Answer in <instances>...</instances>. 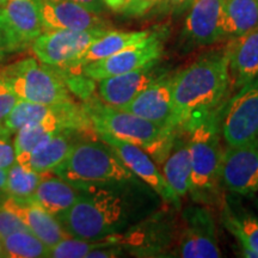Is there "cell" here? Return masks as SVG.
Masks as SVG:
<instances>
[{
  "label": "cell",
  "mask_w": 258,
  "mask_h": 258,
  "mask_svg": "<svg viewBox=\"0 0 258 258\" xmlns=\"http://www.w3.org/2000/svg\"><path fill=\"white\" fill-rule=\"evenodd\" d=\"M51 172L80 189L137 178L114 148L95 135L79 141Z\"/></svg>",
  "instance_id": "obj_5"
},
{
  "label": "cell",
  "mask_w": 258,
  "mask_h": 258,
  "mask_svg": "<svg viewBox=\"0 0 258 258\" xmlns=\"http://www.w3.org/2000/svg\"><path fill=\"white\" fill-rule=\"evenodd\" d=\"M41 18L46 30H92L109 29V23L99 14L69 2L40 0Z\"/></svg>",
  "instance_id": "obj_17"
},
{
  "label": "cell",
  "mask_w": 258,
  "mask_h": 258,
  "mask_svg": "<svg viewBox=\"0 0 258 258\" xmlns=\"http://www.w3.org/2000/svg\"><path fill=\"white\" fill-rule=\"evenodd\" d=\"M230 91L228 46L225 44L200 55L173 76V112L167 128L176 131L195 116L218 108Z\"/></svg>",
  "instance_id": "obj_2"
},
{
  "label": "cell",
  "mask_w": 258,
  "mask_h": 258,
  "mask_svg": "<svg viewBox=\"0 0 258 258\" xmlns=\"http://www.w3.org/2000/svg\"><path fill=\"white\" fill-rule=\"evenodd\" d=\"M120 109L167 128L173 112V76L158 80Z\"/></svg>",
  "instance_id": "obj_18"
},
{
  "label": "cell",
  "mask_w": 258,
  "mask_h": 258,
  "mask_svg": "<svg viewBox=\"0 0 258 258\" xmlns=\"http://www.w3.org/2000/svg\"><path fill=\"white\" fill-rule=\"evenodd\" d=\"M18 101V97L15 95L9 84L0 74V124L4 122L6 116L10 114Z\"/></svg>",
  "instance_id": "obj_31"
},
{
  "label": "cell",
  "mask_w": 258,
  "mask_h": 258,
  "mask_svg": "<svg viewBox=\"0 0 258 258\" xmlns=\"http://www.w3.org/2000/svg\"><path fill=\"white\" fill-rule=\"evenodd\" d=\"M17 231H29L23 221L19 219L14 212L5 208L0 202V235L4 239L11 233Z\"/></svg>",
  "instance_id": "obj_30"
},
{
  "label": "cell",
  "mask_w": 258,
  "mask_h": 258,
  "mask_svg": "<svg viewBox=\"0 0 258 258\" xmlns=\"http://www.w3.org/2000/svg\"><path fill=\"white\" fill-rule=\"evenodd\" d=\"M0 23L4 29L10 53L28 48L44 31L40 0H6L0 6Z\"/></svg>",
  "instance_id": "obj_13"
},
{
  "label": "cell",
  "mask_w": 258,
  "mask_h": 258,
  "mask_svg": "<svg viewBox=\"0 0 258 258\" xmlns=\"http://www.w3.org/2000/svg\"><path fill=\"white\" fill-rule=\"evenodd\" d=\"M96 135L114 148L125 167L137 178L143 180L145 184L153 189L161 199V201L167 203L175 209H180V206H182L180 199L167 184L165 177L158 169L153 158L150 156L146 150L135 144L111 137L109 134L96 133Z\"/></svg>",
  "instance_id": "obj_12"
},
{
  "label": "cell",
  "mask_w": 258,
  "mask_h": 258,
  "mask_svg": "<svg viewBox=\"0 0 258 258\" xmlns=\"http://www.w3.org/2000/svg\"><path fill=\"white\" fill-rule=\"evenodd\" d=\"M163 176L180 200L190 192L191 160L188 132L185 128L178 127L176 129L165 161L163 163Z\"/></svg>",
  "instance_id": "obj_22"
},
{
  "label": "cell",
  "mask_w": 258,
  "mask_h": 258,
  "mask_svg": "<svg viewBox=\"0 0 258 258\" xmlns=\"http://www.w3.org/2000/svg\"><path fill=\"white\" fill-rule=\"evenodd\" d=\"M6 175H8V170L0 169V202L6 198V194H5Z\"/></svg>",
  "instance_id": "obj_37"
},
{
  "label": "cell",
  "mask_w": 258,
  "mask_h": 258,
  "mask_svg": "<svg viewBox=\"0 0 258 258\" xmlns=\"http://www.w3.org/2000/svg\"><path fill=\"white\" fill-rule=\"evenodd\" d=\"M5 257V250H4V239L3 237L0 235V258H4Z\"/></svg>",
  "instance_id": "obj_38"
},
{
  "label": "cell",
  "mask_w": 258,
  "mask_h": 258,
  "mask_svg": "<svg viewBox=\"0 0 258 258\" xmlns=\"http://www.w3.org/2000/svg\"><path fill=\"white\" fill-rule=\"evenodd\" d=\"M83 106L96 133H105L138 145L158 161L165 159L176 131L106 104L96 97L86 98Z\"/></svg>",
  "instance_id": "obj_4"
},
{
  "label": "cell",
  "mask_w": 258,
  "mask_h": 258,
  "mask_svg": "<svg viewBox=\"0 0 258 258\" xmlns=\"http://www.w3.org/2000/svg\"><path fill=\"white\" fill-rule=\"evenodd\" d=\"M220 186L239 196L258 192V141L227 146L222 152Z\"/></svg>",
  "instance_id": "obj_14"
},
{
  "label": "cell",
  "mask_w": 258,
  "mask_h": 258,
  "mask_svg": "<svg viewBox=\"0 0 258 258\" xmlns=\"http://www.w3.org/2000/svg\"><path fill=\"white\" fill-rule=\"evenodd\" d=\"M91 133H95V131L67 128L53 134L38 144V146L32 151L30 159H29L28 170H32L38 173L51 172L69 156L71 150L79 141L93 137Z\"/></svg>",
  "instance_id": "obj_20"
},
{
  "label": "cell",
  "mask_w": 258,
  "mask_h": 258,
  "mask_svg": "<svg viewBox=\"0 0 258 258\" xmlns=\"http://www.w3.org/2000/svg\"><path fill=\"white\" fill-rule=\"evenodd\" d=\"M178 232L172 213L158 209L123 233L111 235L105 240L120 245L125 256L167 257Z\"/></svg>",
  "instance_id": "obj_7"
},
{
  "label": "cell",
  "mask_w": 258,
  "mask_h": 258,
  "mask_svg": "<svg viewBox=\"0 0 258 258\" xmlns=\"http://www.w3.org/2000/svg\"><path fill=\"white\" fill-rule=\"evenodd\" d=\"M230 90H238L258 77V28L227 41Z\"/></svg>",
  "instance_id": "obj_19"
},
{
  "label": "cell",
  "mask_w": 258,
  "mask_h": 258,
  "mask_svg": "<svg viewBox=\"0 0 258 258\" xmlns=\"http://www.w3.org/2000/svg\"><path fill=\"white\" fill-rule=\"evenodd\" d=\"M11 139L0 137V169L8 170L16 163V151Z\"/></svg>",
  "instance_id": "obj_32"
},
{
  "label": "cell",
  "mask_w": 258,
  "mask_h": 258,
  "mask_svg": "<svg viewBox=\"0 0 258 258\" xmlns=\"http://www.w3.org/2000/svg\"><path fill=\"white\" fill-rule=\"evenodd\" d=\"M164 203L143 180L135 178L83 189L76 203L56 219L70 237L102 240L121 234Z\"/></svg>",
  "instance_id": "obj_1"
},
{
  "label": "cell",
  "mask_w": 258,
  "mask_h": 258,
  "mask_svg": "<svg viewBox=\"0 0 258 258\" xmlns=\"http://www.w3.org/2000/svg\"><path fill=\"white\" fill-rule=\"evenodd\" d=\"M0 74L19 101L38 104L73 101L62 74L36 57H24L10 63L0 69Z\"/></svg>",
  "instance_id": "obj_6"
},
{
  "label": "cell",
  "mask_w": 258,
  "mask_h": 258,
  "mask_svg": "<svg viewBox=\"0 0 258 258\" xmlns=\"http://www.w3.org/2000/svg\"><path fill=\"white\" fill-rule=\"evenodd\" d=\"M224 224L239 244L244 257L258 258V214L234 211L230 202L224 205Z\"/></svg>",
  "instance_id": "obj_26"
},
{
  "label": "cell",
  "mask_w": 258,
  "mask_h": 258,
  "mask_svg": "<svg viewBox=\"0 0 258 258\" xmlns=\"http://www.w3.org/2000/svg\"><path fill=\"white\" fill-rule=\"evenodd\" d=\"M69 2L76 3V4H79L84 6V8L91 10V11L96 12V14L102 15L103 11L105 9V4L103 0H69Z\"/></svg>",
  "instance_id": "obj_34"
},
{
  "label": "cell",
  "mask_w": 258,
  "mask_h": 258,
  "mask_svg": "<svg viewBox=\"0 0 258 258\" xmlns=\"http://www.w3.org/2000/svg\"><path fill=\"white\" fill-rule=\"evenodd\" d=\"M152 30H140V31H111L105 32L101 37L92 42L90 46L83 51L82 55L71 64L67 70V73L77 74L79 70L85 64L95 62V61L105 59V57L114 55L124 48L133 46L146 38ZM59 70V69H57Z\"/></svg>",
  "instance_id": "obj_24"
},
{
  "label": "cell",
  "mask_w": 258,
  "mask_h": 258,
  "mask_svg": "<svg viewBox=\"0 0 258 258\" xmlns=\"http://www.w3.org/2000/svg\"><path fill=\"white\" fill-rule=\"evenodd\" d=\"M42 177H43V173L27 170L19 164L15 163L8 169L5 185L6 196L19 200V201H30Z\"/></svg>",
  "instance_id": "obj_27"
},
{
  "label": "cell",
  "mask_w": 258,
  "mask_h": 258,
  "mask_svg": "<svg viewBox=\"0 0 258 258\" xmlns=\"http://www.w3.org/2000/svg\"><path fill=\"white\" fill-rule=\"evenodd\" d=\"M102 240L90 241L78 238L66 237L53 246L48 247V258H86L93 249L98 247Z\"/></svg>",
  "instance_id": "obj_29"
},
{
  "label": "cell",
  "mask_w": 258,
  "mask_h": 258,
  "mask_svg": "<svg viewBox=\"0 0 258 258\" xmlns=\"http://www.w3.org/2000/svg\"><path fill=\"white\" fill-rule=\"evenodd\" d=\"M166 29L152 30L145 40L122 49L105 59L83 66L77 74L98 82L112 76H118L132 71L143 69L147 64L160 60L164 50Z\"/></svg>",
  "instance_id": "obj_9"
},
{
  "label": "cell",
  "mask_w": 258,
  "mask_h": 258,
  "mask_svg": "<svg viewBox=\"0 0 258 258\" xmlns=\"http://www.w3.org/2000/svg\"><path fill=\"white\" fill-rule=\"evenodd\" d=\"M182 220L183 227L177 238L176 257L219 258L222 256L214 217L207 206L199 203L185 208L182 213Z\"/></svg>",
  "instance_id": "obj_11"
},
{
  "label": "cell",
  "mask_w": 258,
  "mask_h": 258,
  "mask_svg": "<svg viewBox=\"0 0 258 258\" xmlns=\"http://www.w3.org/2000/svg\"><path fill=\"white\" fill-rule=\"evenodd\" d=\"M5 257L38 258L46 257L48 246L30 231H17L4 238Z\"/></svg>",
  "instance_id": "obj_28"
},
{
  "label": "cell",
  "mask_w": 258,
  "mask_h": 258,
  "mask_svg": "<svg viewBox=\"0 0 258 258\" xmlns=\"http://www.w3.org/2000/svg\"><path fill=\"white\" fill-rule=\"evenodd\" d=\"M83 189L73 185L53 172L43 173L30 201L57 218L72 207Z\"/></svg>",
  "instance_id": "obj_23"
},
{
  "label": "cell",
  "mask_w": 258,
  "mask_h": 258,
  "mask_svg": "<svg viewBox=\"0 0 258 258\" xmlns=\"http://www.w3.org/2000/svg\"><path fill=\"white\" fill-rule=\"evenodd\" d=\"M103 2H104L105 6L114 10V11H123L128 0H103Z\"/></svg>",
  "instance_id": "obj_36"
},
{
  "label": "cell",
  "mask_w": 258,
  "mask_h": 258,
  "mask_svg": "<svg viewBox=\"0 0 258 258\" xmlns=\"http://www.w3.org/2000/svg\"><path fill=\"white\" fill-rule=\"evenodd\" d=\"M194 0H163L161 2L160 9L163 11L166 10H171V11H182V10H186L191 5Z\"/></svg>",
  "instance_id": "obj_33"
},
{
  "label": "cell",
  "mask_w": 258,
  "mask_h": 258,
  "mask_svg": "<svg viewBox=\"0 0 258 258\" xmlns=\"http://www.w3.org/2000/svg\"><path fill=\"white\" fill-rule=\"evenodd\" d=\"M109 30H46L32 42L30 49L42 63L67 70L93 41Z\"/></svg>",
  "instance_id": "obj_10"
},
{
  "label": "cell",
  "mask_w": 258,
  "mask_h": 258,
  "mask_svg": "<svg viewBox=\"0 0 258 258\" xmlns=\"http://www.w3.org/2000/svg\"><path fill=\"white\" fill-rule=\"evenodd\" d=\"M221 105L192 117L183 128L188 132L191 177L190 195L202 205H211L219 198L222 159Z\"/></svg>",
  "instance_id": "obj_3"
},
{
  "label": "cell",
  "mask_w": 258,
  "mask_h": 258,
  "mask_svg": "<svg viewBox=\"0 0 258 258\" xmlns=\"http://www.w3.org/2000/svg\"><path fill=\"white\" fill-rule=\"evenodd\" d=\"M222 4L224 0H194L179 32L180 50L186 53L220 41Z\"/></svg>",
  "instance_id": "obj_15"
},
{
  "label": "cell",
  "mask_w": 258,
  "mask_h": 258,
  "mask_svg": "<svg viewBox=\"0 0 258 258\" xmlns=\"http://www.w3.org/2000/svg\"><path fill=\"white\" fill-rule=\"evenodd\" d=\"M258 28V0H224L220 41H231Z\"/></svg>",
  "instance_id": "obj_25"
},
{
  "label": "cell",
  "mask_w": 258,
  "mask_h": 258,
  "mask_svg": "<svg viewBox=\"0 0 258 258\" xmlns=\"http://www.w3.org/2000/svg\"><path fill=\"white\" fill-rule=\"evenodd\" d=\"M6 3V0H0V6H3Z\"/></svg>",
  "instance_id": "obj_39"
},
{
  "label": "cell",
  "mask_w": 258,
  "mask_h": 258,
  "mask_svg": "<svg viewBox=\"0 0 258 258\" xmlns=\"http://www.w3.org/2000/svg\"><path fill=\"white\" fill-rule=\"evenodd\" d=\"M2 203L5 208L14 212L23 221L28 230L43 241L48 247L69 237L59 220L34 202L19 201L6 196Z\"/></svg>",
  "instance_id": "obj_21"
},
{
  "label": "cell",
  "mask_w": 258,
  "mask_h": 258,
  "mask_svg": "<svg viewBox=\"0 0 258 258\" xmlns=\"http://www.w3.org/2000/svg\"><path fill=\"white\" fill-rule=\"evenodd\" d=\"M10 54L11 53H10L9 49L8 40H6L4 29H3L2 23H0V62H3Z\"/></svg>",
  "instance_id": "obj_35"
},
{
  "label": "cell",
  "mask_w": 258,
  "mask_h": 258,
  "mask_svg": "<svg viewBox=\"0 0 258 258\" xmlns=\"http://www.w3.org/2000/svg\"><path fill=\"white\" fill-rule=\"evenodd\" d=\"M220 132L231 147L258 141V77L221 105Z\"/></svg>",
  "instance_id": "obj_8"
},
{
  "label": "cell",
  "mask_w": 258,
  "mask_h": 258,
  "mask_svg": "<svg viewBox=\"0 0 258 258\" xmlns=\"http://www.w3.org/2000/svg\"><path fill=\"white\" fill-rule=\"evenodd\" d=\"M159 61L132 72L98 80L97 91L99 98L106 104L123 108L141 92L169 76L166 69L158 66Z\"/></svg>",
  "instance_id": "obj_16"
}]
</instances>
